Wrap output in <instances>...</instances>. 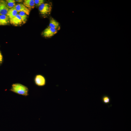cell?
I'll return each mask as SVG.
<instances>
[{
	"mask_svg": "<svg viewBox=\"0 0 131 131\" xmlns=\"http://www.w3.org/2000/svg\"><path fill=\"white\" fill-rule=\"evenodd\" d=\"M35 84L39 86H43L45 85L46 80L45 78L41 74L36 75L34 79Z\"/></svg>",
	"mask_w": 131,
	"mask_h": 131,
	"instance_id": "obj_4",
	"label": "cell"
},
{
	"mask_svg": "<svg viewBox=\"0 0 131 131\" xmlns=\"http://www.w3.org/2000/svg\"><path fill=\"white\" fill-rule=\"evenodd\" d=\"M3 61V57L2 54L0 51V66L1 65Z\"/></svg>",
	"mask_w": 131,
	"mask_h": 131,
	"instance_id": "obj_16",
	"label": "cell"
},
{
	"mask_svg": "<svg viewBox=\"0 0 131 131\" xmlns=\"http://www.w3.org/2000/svg\"><path fill=\"white\" fill-rule=\"evenodd\" d=\"M18 12L14 7L9 9L7 15L9 19L15 17L17 14Z\"/></svg>",
	"mask_w": 131,
	"mask_h": 131,
	"instance_id": "obj_11",
	"label": "cell"
},
{
	"mask_svg": "<svg viewBox=\"0 0 131 131\" xmlns=\"http://www.w3.org/2000/svg\"><path fill=\"white\" fill-rule=\"evenodd\" d=\"M18 14L22 19L23 24L25 23L27 20L28 15L25 13L23 12H19Z\"/></svg>",
	"mask_w": 131,
	"mask_h": 131,
	"instance_id": "obj_12",
	"label": "cell"
},
{
	"mask_svg": "<svg viewBox=\"0 0 131 131\" xmlns=\"http://www.w3.org/2000/svg\"><path fill=\"white\" fill-rule=\"evenodd\" d=\"M57 31L54 28L48 26L42 32L41 35L46 38H50L56 34Z\"/></svg>",
	"mask_w": 131,
	"mask_h": 131,
	"instance_id": "obj_3",
	"label": "cell"
},
{
	"mask_svg": "<svg viewBox=\"0 0 131 131\" xmlns=\"http://www.w3.org/2000/svg\"><path fill=\"white\" fill-rule=\"evenodd\" d=\"M18 12H23L29 15L30 12V10L23 4H19L14 7Z\"/></svg>",
	"mask_w": 131,
	"mask_h": 131,
	"instance_id": "obj_6",
	"label": "cell"
},
{
	"mask_svg": "<svg viewBox=\"0 0 131 131\" xmlns=\"http://www.w3.org/2000/svg\"><path fill=\"white\" fill-rule=\"evenodd\" d=\"M9 22L11 24L15 26L20 25L23 24L22 19L18 14L14 17L9 19Z\"/></svg>",
	"mask_w": 131,
	"mask_h": 131,
	"instance_id": "obj_5",
	"label": "cell"
},
{
	"mask_svg": "<svg viewBox=\"0 0 131 131\" xmlns=\"http://www.w3.org/2000/svg\"><path fill=\"white\" fill-rule=\"evenodd\" d=\"M7 5L9 8L14 7L16 5V1L14 0H7L6 1Z\"/></svg>",
	"mask_w": 131,
	"mask_h": 131,
	"instance_id": "obj_13",
	"label": "cell"
},
{
	"mask_svg": "<svg viewBox=\"0 0 131 131\" xmlns=\"http://www.w3.org/2000/svg\"><path fill=\"white\" fill-rule=\"evenodd\" d=\"M103 102L105 104H108L110 102V99L109 97L107 95H104L102 98Z\"/></svg>",
	"mask_w": 131,
	"mask_h": 131,
	"instance_id": "obj_14",
	"label": "cell"
},
{
	"mask_svg": "<svg viewBox=\"0 0 131 131\" xmlns=\"http://www.w3.org/2000/svg\"><path fill=\"white\" fill-rule=\"evenodd\" d=\"M9 8L8 7L6 1H0V15H7Z\"/></svg>",
	"mask_w": 131,
	"mask_h": 131,
	"instance_id": "obj_7",
	"label": "cell"
},
{
	"mask_svg": "<svg viewBox=\"0 0 131 131\" xmlns=\"http://www.w3.org/2000/svg\"><path fill=\"white\" fill-rule=\"evenodd\" d=\"M15 1H16L19 3H21L23 1V0H16Z\"/></svg>",
	"mask_w": 131,
	"mask_h": 131,
	"instance_id": "obj_17",
	"label": "cell"
},
{
	"mask_svg": "<svg viewBox=\"0 0 131 131\" xmlns=\"http://www.w3.org/2000/svg\"><path fill=\"white\" fill-rule=\"evenodd\" d=\"M34 1L35 6L39 7L44 3V0H35Z\"/></svg>",
	"mask_w": 131,
	"mask_h": 131,
	"instance_id": "obj_15",
	"label": "cell"
},
{
	"mask_svg": "<svg viewBox=\"0 0 131 131\" xmlns=\"http://www.w3.org/2000/svg\"><path fill=\"white\" fill-rule=\"evenodd\" d=\"M52 6L51 3H44L39 7L38 9L42 16L44 17H46L50 14Z\"/></svg>",
	"mask_w": 131,
	"mask_h": 131,
	"instance_id": "obj_2",
	"label": "cell"
},
{
	"mask_svg": "<svg viewBox=\"0 0 131 131\" xmlns=\"http://www.w3.org/2000/svg\"><path fill=\"white\" fill-rule=\"evenodd\" d=\"M23 4L30 10L34 8L35 6L34 0H25L24 1Z\"/></svg>",
	"mask_w": 131,
	"mask_h": 131,
	"instance_id": "obj_10",
	"label": "cell"
},
{
	"mask_svg": "<svg viewBox=\"0 0 131 131\" xmlns=\"http://www.w3.org/2000/svg\"><path fill=\"white\" fill-rule=\"evenodd\" d=\"M10 90L12 92L24 96L28 95V89L26 86L19 83L13 84Z\"/></svg>",
	"mask_w": 131,
	"mask_h": 131,
	"instance_id": "obj_1",
	"label": "cell"
},
{
	"mask_svg": "<svg viewBox=\"0 0 131 131\" xmlns=\"http://www.w3.org/2000/svg\"></svg>",
	"mask_w": 131,
	"mask_h": 131,
	"instance_id": "obj_18",
	"label": "cell"
},
{
	"mask_svg": "<svg viewBox=\"0 0 131 131\" xmlns=\"http://www.w3.org/2000/svg\"><path fill=\"white\" fill-rule=\"evenodd\" d=\"M49 27L54 29L57 31L60 29L59 23L54 18H51L50 20Z\"/></svg>",
	"mask_w": 131,
	"mask_h": 131,
	"instance_id": "obj_8",
	"label": "cell"
},
{
	"mask_svg": "<svg viewBox=\"0 0 131 131\" xmlns=\"http://www.w3.org/2000/svg\"><path fill=\"white\" fill-rule=\"evenodd\" d=\"M9 23V19L7 15H0V25H8Z\"/></svg>",
	"mask_w": 131,
	"mask_h": 131,
	"instance_id": "obj_9",
	"label": "cell"
}]
</instances>
